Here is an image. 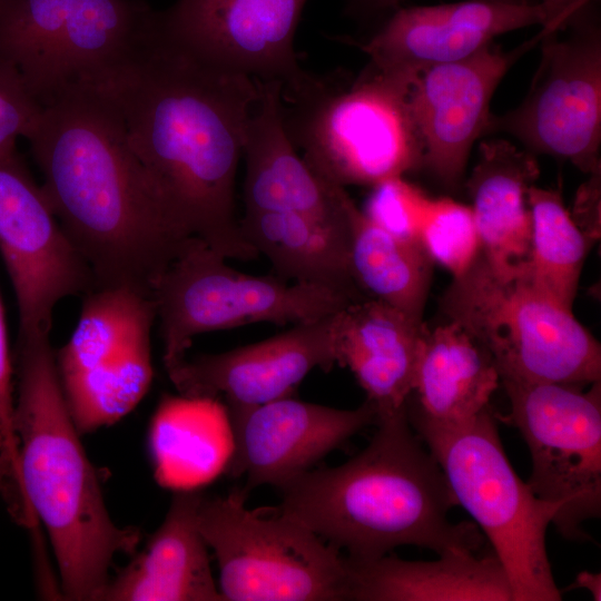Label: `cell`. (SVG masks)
<instances>
[{
    "mask_svg": "<svg viewBox=\"0 0 601 601\" xmlns=\"http://www.w3.org/2000/svg\"><path fill=\"white\" fill-rule=\"evenodd\" d=\"M510 413L496 418L516 427L528 444V484L541 499L559 504L553 524L571 541L590 538L584 522L601 514V384L502 382Z\"/></svg>",
    "mask_w": 601,
    "mask_h": 601,
    "instance_id": "11",
    "label": "cell"
},
{
    "mask_svg": "<svg viewBox=\"0 0 601 601\" xmlns=\"http://www.w3.org/2000/svg\"><path fill=\"white\" fill-rule=\"evenodd\" d=\"M526 199L531 214L529 276L536 288L572 309L592 245L573 221L558 190L532 185Z\"/></svg>",
    "mask_w": 601,
    "mask_h": 601,
    "instance_id": "29",
    "label": "cell"
},
{
    "mask_svg": "<svg viewBox=\"0 0 601 601\" xmlns=\"http://www.w3.org/2000/svg\"><path fill=\"white\" fill-rule=\"evenodd\" d=\"M542 39L505 51L490 43L475 53L423 70L411 85L408 101L423 145V165L449 189L464 177L470 150L487 135L493 93L513 63Z\"/></svg>",
    "mask_w": 601,
    "mask_h": 601,
    "instance_id": "15",
    "label": "cell"
},
{
    "mask_svg": "<svg viewBox=\"0 0 601 601\" xmlns=\"http://www.w3.org/2000/svg\"><path fill=\"white\" fill-rule=\"evenodd\" d=\"M155 11L145 0H66L43 104L60 88L97 82L127 61L148 36Z\"/></svg>",
    "mask_w": 601,
    "mask_h": 601,
    "instance_id": "26",
    "label": "cell"
},
{
    "mask_svg": "<svg viewBox=\"0 0 601 601\" xmlns=\"http://www.w3.org/2000/svg\"><path fill=\"white\" fill-rule=\"evenodd\" d=\"M528 264V263H526ZM441 309L491 355L500 382L589 386L601 378V346L568 309L532 283L526 265L496 273L479 252L453 277Z\"/></svg>",
    "mask_w": 601,
    "mask_h": 601,
    "instance_id": "5",
    "label": "cell"
},
{
    "mask_svg": "<svg viewBox=\"0 0 601 601\" xmlns=\"http://www.w3.org/2000/svg\"><path fill=\"white\" fill-rule=\"evenodd\" d=\"M28 141L41 188L96 287L151 296L191 236L134 151L111 97L95 83L60 88Z\"/></svg>",
    "mask_w": 601,
    "mask_h": 601,
    "instance_id": "2",
    "label": "cell"
},
{
    "mask_svg": "<svg viewBox=\"0 0 601 601\" xmlns=\"http://www.w3.org/2000/svg\"><path fill=\"white\" fill-rule=\"evenodd\" d=\"M544 21L542 6L529 2L398 8L361 48L377 71L413 82L425 69L464 59L500 35Z\"/></svg>",
    "mask_w": 601,
    "mask_h": 601,
    "instance_id": "18",
    "label": "cell"
},
{
    "mask_svg": "<svg viewBox=\"0 0 601 601\" xmlns=\"http://www.w3.org/2000/svg\"><path fill=\"white\" fill-rule=\"evenodd\" d=\"M10 473V467L4 455L0 453V491L2 490L4 483L7 482Z\"/></svg>",
    "mask_w": 601,
    "mask_h": 601,
    "instance_id": "39",
    "label": "cell"
},
{
    "mask_svg": "<svg viewBox=\"0 0 601 601\" xmlns=\"http://www.w3.org/2000/svg\"><path fill=\"white\" fill-rule=\"evenodd\" d=\"M572 587L578 588V589H585L592 594L594 600L597 601L601 600L600 573H591L588 571H582L577 575Z\"/></svg>",
    "mask_w": 601,
    "mask_h": 601,
    "instance_id": "38",
    "label": "cell"
},
{
    "mask_svg": "<svg viewBox=\"0 0 601 601\" xmlns=\"http://www.w3.org/2000/svg\"><path fill=\"white\" fill-rule=\"evenodd\" d=\"M13 366L18 492L12 513L31 530L43 526L59 595L99 601L114 560L134 554L141 533L119 526L108 512L61 391L50 335L17 337Z\"/></svg>",
    "mask_w": 601,
    "mask_h": 601,
    "instance_id": "3",
    "label": "cell"
},
{
    "mask_svg": "<svg viewBox=\"0 0 601 601\" xmlns=\"http://www.w3.org/2000/svg\"><path fill=\"white\" fill-rule=\"evenodd\" d=\"M233 453L225 473L244 477L247 492L260 485L277 490L314 469L332 451L377 422L365 401L342 410L282 397L228 415Z\"/></svg>",
    "mask_w": 601,
    "mask_h": 601,
    "instance_id": "17",
    "label": "cell"
},
{
    "mask_svg": "<svg viewBox=\"0 0 601 601\" xmlns=\"http://www.w3.org/2000/svg\"><path fill=\"white\" fill-rule=\"evenodd\" d=\"M565 31H541V59L528 95L513 110L492 115L487 134L508 132L532 154L569 160L590 175L601 170V32L595 12Z\"/></svg>",
    "mask_w": 601,
    "mask_h": 601,
    "instance_id": "12",
    "label": "cell"
},
{
    "mask_svg": "<svg viewBox=\"0 0 601 601\" xmlns=\"http://www.w3.org/2000/svg\"><path fill=\"white\" fill-rule=\"evenodd\" d=\"M66 0H0V60L43 104L63 26Z\"/></svg>",
    "mask_w": 601,
    "mask_h": 601,
    "instance_id": "30",
    "label": "cell"
},
{
    "mask_svg": "<svg viewBox=\"0 0 601 601\" xmlns=\"http://www.w3.org/2000/svg\"><path fill=\"white\" fill-rule=\"evenodd\" d=\"M411 85L372 66L345 86L317 76L283 100L285 125L307 164L333 184L374 186L403 177L423 165Z\"/></svg>",
    "mask_w": 601,
    "mask_h": 601,
    "instance_id": "7",
    "label": "cell"
},
{
    "mask_svg": "<svg viewBox=\"0 0 601 601\" xmlns=\"http://www.w3.org/2000/svg\"><path fill=\"white\" fill-rule=\"evenodd\" d=\"M338 313L295 324L254 344L185 357L167 368V375L179 394L217 398L228 415L292 396L313 370L337 365Z\"/></svg>",
    "mask_w": 601,
    "mask_h": 601,
    "instance_id": "16",
    "label": "cell"
},
{
    "mask_svg": "<svg viewBox=\"0 0 601 601\" xmlns=\"http://www.w3.org/2000/svg\"><path fill=\"white\" fill-rule=\"evenodd\" d=\"M500 383L489 352L459 324L425 327L406 404L408 421L466 423L490 407Z\"/></svg>",
    "mask_w": 601,
    "mask_h": 601,
    "instance_id": "23",
    "label": "cell"
},
{
    "mask_svg": "<svg viewBox=\"0 0 601 601\" xmlns=\"http://www.w3.org/2000/svg\"><path fill=\"white\" fill-rule=\"evenodd\" d=\"M239 229L277 277L329 288L354 300L368 298L349 274L348 240L315 220L295 213L244 210Z\"/></svg>",
    "mask_w": 601,
    "mask_h": 601,
    "instance_id": "27",
    "label": "cell"
},
{
    "mask_svg": "<svg viewBox=\"0 0 601 601\" xmlns=\"http://www.w3.org/2000/svg\"><path fill=\"white\" fill-rule=\"evenodd\" d=\"M347 600L512 601L508 575L494 553L447 552L434 561L392 555L372 560L345 556Z\"/></svg>",
    "mask_w": 601,
    "mask_h": 601,
    "instance_id": "24",
    "label": "cell"
},
{
    "mask_svg": "<svg viewBox=\"0 0 601 601\" xmlns=\"http://www.w3.org/2000/svg\"><path fill=\"white\" fill-rule=\"evenodd\" d=\"M226 260L191 237L156 280L151 298L165 370L186 357L199 334L262 322L295 325L357 302L322 286L242 273Z\"/></svg>",
    "mask_w": 601,
    "mask_h": 601,
    "instance_id": "9",
    "label": "cell"
},
{
    "mask_svg": "<svg viewBox=\"0 0 601 601\" xmlns=\"http://www.w3.org/2000/svg\"><path fill=\"white\" fill-rule=\"evenodd\" d=\"M156 321L152 298L136 290L96 287L83 295L69 339L55 351L61 391L81 435L117 423L149 391Z\"/></svg>",
    "mask_w": 601,
    "mask_h": 601,
    "instance_id": "10",
    "label": "cell"
},
{
    "mask_svg": "<svg viewBox=\"0 0 601 601\" xmlns=\"http://www.w3.org/2000/svg\"><path fill=\"white\" fill-rule=\"evenodd\" d=\"M418 242L453 277L463 274L480 252V240L470 206L450 198L431 199Z\"/></svg>",
    "mask_w": 601,
    "mask_h": 601,
    "instance_id": "31",
    "label": "cell"
},
{
    "mask_svg": "<svg viewBox=\"0 0 601 601\" xmlns=\"http://www.w3.org/2000/svg\"><path fill=\"white\" fill-rule=\"evenodd\" d=\"M257 85L243 147L245 210L299 214L348 240L349 195L298 154L285 125L280 83Z\"/></svg>",
    "mask_w": 601,
    "mask_h": 601,
    "instance_id": "19",
    "label": "cell"
},
{
    "mask_svg": "<svg viewBox=\"0 0 601 601\" xmlns=\"http://www.w3.org/2000/svg\"><path fill=\"white\" fill-rule=\"evenodd\" d=\"M367 446L334 467L312 469L280 487L277 509L353 560L402 545L476 553L480 529L453 523L457 506L446 477L413 430L406 408L377 420Z\"/></svg>",
    "mask_w": 601,
    "mask_h": 601,
    "instance_id": "4",
    "label": "cell"
},
{
    "mask_svg": "<svg viewBox=\"0 0 601 601\" xmlns=\"http://www.w3.org/2000/svg\"><path fill=\"white\" fill-rule=\"evenodd\" d=\"M14 366L0 297V453L10 467V481H18V443L14 431Z\"/></svg>",
    "mask_w": 601,
    "mask_h": 601,
    "instance_id": "34",
    "label": "cell"
},
{
    "mask_svg": "<svg viewBox=\"0 0 601 601\" xmlns=\"http://www.w3.org/2000/svg\"><path fill=\"white\" fill-rule=\"evenodd\" d=\"M243 487L203 494L197 524L217 561L224 601L347 600L345 556L276 508H246Z\"/></svg>",
    "mask_w": 601,
    "mask_h": 601,
    "instance_id": "8",
    "label": "cell"
},
{
    "mask_svg": "<svg viewBox=\"0 0 601 601\" xmlns=\"http://www.w3.org/2000/svg\"><path fill=\"white\" fill-rule=\"evenodd\" d=\"M601 170L589 175L578 189L573 211V221L593 245L600 238L601 217Z\"/></svg>",
    "mask_w": 601,
    "mask_h": 601,
    "instance_id": "35",
    "label": "cell"
},
{
    "mask_svg": "<svg viewBox=\"0 0 601 601\" xmlns=\"http://www.w3.org/2000/svg\"><path fill=\"white\" fill-rule=\"evenodd\" d=\"M347 217V265L356 286L366 297L423 322L434 262L420 243L387 231L351 197Z\"/></svg>",
    "mask_w": 601,
    "mask_h": 601,
    "instance_id": "28",
    "label": "cell"
},
{
    "mask_svg": "<svg viewBox=\"0 0 601 601\" xmlns=\"http://www.w3.org/2000/svg\"><path fill=\"white\" fill-rule=\"evenodd\" d=\"M233 445L226 407L210 397L165 395L148 432L155 479L174 492L200 489L225 473Z\"/></svg>",
    "mask_w": 601,
    "mask_h": 601,
    "instance_id": "25",
    "label": "cell"
},
{
    "mask_svg": "<svg viewBox=\"0 0 601 601\" xmlns=\"http://www.w3.org/2000/svg\"><path fill=\"white\" fill-rule=\"evenodd\" d=\"M540 176L534 154L505 139L484 140L465 186L480 253L499 274L521 269L531 249L526 193Z\"/></svg>",
    "mask_w": 601,
    "mask_h": 601,
    "instance_id": "22",
    "label": "cell"
},
{
    "mask_svg": "<svg viewBox=\"0 0 601 601\" xmlns=\"http://www.w3.org/2000/svg\"><path fill=\"white\" fill-rule=\"evenodd\" d=\"M200 489L175 491L159 528L110 575L99 601H224L197 524Z\"/></svg>",
    "mask_w": 601,
    "mask_h": 601,
    "instance_id": "20",
    "label": "cell"
},
{
    "mask_svg": "<svg viewBox=\"0 0 601 601\" xmlns=\"http://www.w3.org/2000/svg\"><path fill=\"white\" fill-rule=\"evenodd\" d=\"M42 109L21 75L0 60V159L18 155V139L31 137Z\"/></svg>",
    "mask_w": 601,
    "mask_h": 601,
    "instance_id": "33",
    "label": "cell"
},
{
    "mask_svg": "<svg viewBox=\"0 0 601 601\" xmlns=\"http://www.w3.org/2000/svg\"><path fill=\"white\" fill-rule=\"evenodd\" d=\"M441 466L457 503L490 541L512 601H559L546 531L561 506L539 497L513 470L487 407L459 425L411 423Z\"/></svg>",
    "mask_w": 601,
    "mask_h": 601,
    "instance_id": "6",
    "label": "cell"
},
{
    "mask_svg": "<svg viewBox=\"0 0 601 601\" xmlns=\"http://www.w3.org/2000/svg\"><path fill=\"white\" fill-rule=\"evenodd\" d=\"M595 0H541L545 13L543 33L565 30L579 18L593 11Z\"/></svg>",
    "mask_w": 601,
    "mask_h": 601,
    "instance_id": "36",
    "label": "cell"
},
{
    "mask_svg": "<svg viewBox=\"0 0 601 601\" xmlns=\"http://www.w3.org/2000/svg\"><path fill=\"white\" fill-rule=\"evenodd\" d=\"M372 188L363 210L365 215L387 231L420 243L421 226L432 198L403 177L383 180Z\"/></svg>",
    "mask_w": 601,
    "mask_h": 601,
    "instance_id": "32",
    "label": "cell"
},
{
    "mask_svg": "<svg viewBox=\"0 0 601 601\" xmlns=\"http://www.w3.org/2000/svg\"><path fill=\"white\" fill-rule=\"evenodd\" d=\"M307 0H176L155 12L157 31L200 62L278 82L290 99L315 80L298 62L295 33Z\"/></svg>",
    "mask_w": 601,
    "mask_h": 601,
    "instance_id": "13",
    "label": "cell"
},
{
    "mask_svg": "<svg viewBox=\"0 0 601 601\" xmlns=\"http://www.w3.org/2000/svg\"><path fill=\"white\" fill-rule=\"evenodd\" d=\"M0 255L17 303V337L50 335L56 305L96 288L89 265L18 155L0 159Z\"/></svg>",
    "mask_w": 601,
    "mask_h": 601,
    "instance_id": "14",
    "label": "cell"
},
{
    "mask_svg": "<svg viewBox=\"0 0 601 601\" xmlns=\"http://www.w3.org/2000/svg\"><path fill=\"white\" fill-rule=\"evenodd\" d=\"M118 107L130 145L173 215L227 259L258 254L236 215V176L257 81L195 59L155 27L97 82Z\"/></svg>",
    "mask_w": 601,
    "mask_h": 601,
    "instance_id": "1",
    "label": "cell"
},
{
    "mask_svg": "<svg viewBox=\"0 0 601 601\" xmlns=\"http://www.w3.org/2000/svg\"><path fill=\"white\" fill-rule=\"evenodd\" d=\"M425 327L373 298L339 311L337 365L353 373L377 420L406 408Z\"/></svg>",
    "mask_w": 601,
    "mask_h": 601,
    "instance_id": "21",
    "label": "cell"
},
{
    "mask_svg": "<svg viewBox=\"0 0 601 601\" xmlns=\"http://www.w3.org/2000/svg\"><path fill=\"white\" fill-rule=\"evenodd\" d=\"M405 0H346L345 12L353 18L370 19L392 13ZM503 3H525L528 0H483Z\"/></svg>",
    "mask_w": 601,
    "mask_h": 601,
    "instance_id": "37",
    "label": "cell"
}]
</instances>
